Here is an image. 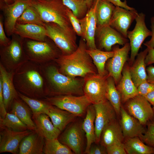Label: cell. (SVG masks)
<instances>
[{"label":"cell","mask_w":154,"mask_h":154,"mask_svg":"<svg viewBox=\"0 0 154 154\" xmlns=\"http://www.w3.org/2000/svg\"><path fill=\"white\" fill-rule=\"evenodd\" d=\"M13 82L18 92L29 97L47 96L46 81L41 65L28 60L14 72Z\"/></svg>","instance_id":"cell-1"},{"label":"cell","mask_w":154,"mask_h":154,"mask_svg":"<svg viewBox=\"0 0 154 154\" xmlns=\"http://www.w3.org/2000/svg\"><path fill=\"white\" fill-rule=\"evenodd\" d=\"M88 48L85 40L81 37L78 48L71 54H62L54 61L59 71L69 77L85 78L97 74L92 59L87 51Z\"/></svg>","instance_id":"cell-2"},{"label":"cell","mask_w":154,"mask_h":154,"mask_svg":"<svg viewBox=\"0 0 154 154\" xmlns=\"http://www.w3.org/2000/svg\"><path fill=\"white\" fill-rule=\"evenodd\" d=\"M45 78L47 96L84 95L83 81L61 73L54 61L40 64Z\"/></svg>","instance_id":"cell-3"},{"label":"cell","mask_w":154,"mask_h":154,"mask_svg":"<svg viewBox=\"0 0 154 154\" xmlns=\"http://www.w3.org/2000/svg\"><path fill=\"white\" fill-rule=\"evenodd\" d=\"M31 3L45 23H56L66 31L76 34L68 17L70 9L62 0H31Z\"/></svg>","instance_id":"cell-4"},{"label":"cell","mask_w":154,"mask_h":154,"mask_svg":"<svg viewBox=\"0 0 154 154\" xmlns=\"http://www.w3.org/2000/svg\"><path fill=\"white\" fill-rule=\"evenodd\" d=\"M49 39L39 41L24 38V48L29 60L42 64L53 61L62 54Z\"/></svg>","instance_id":"cell-5"},{"label":"cell","mask_w":154,"mask_h":154,"mask_svg":"<svg viewBox=\"0 0 154 154\" xmlns=\"http://www.w3.org/2000/svg\"><path fill=\"white\" fill-rule=\"evenodd\" d=\"M24 38L13 34L10 44L0 46V63L9 72H15L28 61L24 48Z\"/></svg>","instance_id":"cell-6"},{"label":"cell","mask_w":154,"mask_h":154,"mask_svg":"<svg viewBox=\"0 0 154 154\" xmlns=\"http://www.w3.org/2000/svg\"><path fill=\"white\" fill-rule=\"evenodd\" d=\"M42 99L53 106L74 114L77 117L83 116L86 113L88 107L92 104L84 94L78 96L72 94L49 96Z\"/></svg>","instance_id":"cell-7"},{"label":"cell","mask_w":154,"mask_h":154,"mask_svg":"<svg viewBox=\"0 0 154 154\" xmlns=\"http://www.w3.org/2000/svg\"><path fill=\"white\" fill-rule=\"evenodd\" d=\"M44 27L48 37L54 43L62 54H70L77 49L76 33L68 32L53 23H46Z\"/></svg>","instance_id":"cell-8"},{"label":"cell","mask_w":154,"mask_h":154,"mask_svg":"<svg viewBox=\"0 0 154 154\" xmlns=\"http://www.w3.org/2000/svg\"><path fill=\"white\" fill-rule=\"evenodd\" d=\"M82 123L75 119L68 125L58 138L60 142L70 148L74 154H82L84 153L85 150L86 137Z\"/></svg>","instance_id":"cell-9"},{"label":"cell","mask_w":154,"mask_h":154,"mask_svg":"<svg viewBox=\"0 0 154 154\" xmlns=\"http://www.w3.org/2000/svg\"><path fill=\"white\" fill-rule=\"evenodd\" d=\"M145 15L141 13H138L135 20L136 23L134 29L128 31L127 38L130 41L131 53L129 65L130 66L134 62L135 57L145 40L151 36L152 33L147 28L145 22Z\"/></svg>","instance_id":"cell-10"},{"label":"cell","mask_w":154,"mask_h":154,"mask_svg":"<svg viewBox=\"0 0 154 154\" xmlns=\"http://www.w3.org/2000/svg\"><path fill=\"white\" fill-rule=\"evenodd\" d=\"M123 106L129 114L145 126L154 118L153 107L144 96L138 95L127 101Z\"/></svg>","instance_id":"cell-11"},{"label":"cell","mask_w":154,"mask_h":154,"mask_svg":"<svg viewBox=\"0 0 154 154\" xmlns=\"http://www.w3.org/2000/svg\"><path fill=\"white\" fill-rule=\"evenodd\" d=\"M108 76H101L98 74L89 75L84 79V94L93 104L105 101L106 96V79Z\"/></svg>","instance_id":"cell-12"},{"label":"cell","mask_w":154,"mask_h":154,"mask_svg":"<svg viewBox=\"0 0 154 154\" xmlns=\"http://www.w3.org/2000/svg\"><path fill=\"white\" fill-rule=\"evenodd\" d=\"M31 5V0H17L11 5L1 1L0 9L3 13L4 29L7 36L14 34L17 20L25 9Z\"/></svg>","instance_id":"cell-13"},{"label":"cell","mask_w":154,"mask_h":154,"mask_svg":"<svg viewBox=\"0 0 154 154\" xmlns=\"http://www.w3.org/2000/svg\"><path fill=\"white\" fill-rule=\"evenodd\" d=\"M130 49L128 42L121 48L118 45L115 46L113 48L114 56L108 60L106 64V68L108 75L113 78L116 85L121 77L122 70L127 60Z\"/></svg>","instance_id":"cell-14"},{"label":"cell","mask_w":154,"mask_h":154,"mask_svg":"<svg viewBox=\"0 0 154 154\" xmlns=\"http://www.w3.org/2000/svg\"><path fill=\"white\" fill-rule=\"evenodd\" d=\"M97 40L99 49L112 51V47L118 44L124 46L128 40L109 25L97 27L95 38Z\"/></svg>","instance_id":"cell-15"},{"label":"cell","mask_w":154,"mask_h":154,"mask_svg":"<svg viewBox=\"0 0 154 154\" xmlns=\"http://www.w3.org/2000/svg\"><path fill=\"white\" fill-rule=\"evenodd\" d=\"M93 105L96 112L94 121L96 143H99L104 128L109 123L117 119V117L114 108L107 100Z\"/></svg>","instance_id":"cell-16"},{"label":"cell","mask_w":154,"mask_h":154,"mask_svg":"<svg viewBox=\"0 0 154 154\" xmlns=\"http://www.w3.org/2000/svg\"><path fill=\"white\" fill-rule=\"evenodd\" d=\"M99 1L94 0L86 15L79 19L82 32V38L85 40L88 49L97 48L95 40L97 28L96 11Z\"/></svg>","instance_id":"cell-17"},{"label":"cell","mask_w":154,"mask_h":154,"mask_svg":"<svg viewBox=\"0 0 154 154\" xmlns=\"http://www.w3.org/2000/svg\"><path fill=\"white\" fill-rule=\"evenodd\" d=\"M0 132V153L9 152L17 154L19 152L20 143L26 136L32 133L27 130L16 131L5 127Z\"/></svg>","instance_id":"cell-18"},{"label":"cell","mask_w":154,"mask_h":154,"mask_svg":"<svg viewBox=\"0 0 154 154\" xmlns=\"http://www.w3.org/2000/svg\"><path fill=\"white\" fill-rule=\"evenodd\" d=\"M138 14L135 10L131 11L116 6L109 25L127 38L128 30Z\"/></svg>","instance_id":"cell-19"},{"label":"cell","mask_w":154,"mask_h":154,"mask_svg":"<svg viewBox=\"0 0 154 154\" xmlns=\"http://www.w3.org/2000/svg\"><path fill=\"white\" fill-rule=\"evenodd\" d=\"M119 121L124 138L139 137L146 130L145 126L129 114L122 105Z\"/></svg>","instance_id":"cell-20"},{"label":"cell","mask_w":154,"mask_h":154,"mask_svg":"<svg viewBox=\"0 0 154 154\" xmlns=\"http://www.w3.org/2000/svg\"><path fill=\"white\" fill-rule=\"evenodd\" d=\"M14 72L8 71L0 63V79L2 82L3 101L7 110L11 106L14 100L19 97L13 82Z\"/></svg>","instance_id":"cell-21"},{"label":"cell","mask_w":154,"mask_h":154,"mask_svg":"<svg viewBox=\"0 0 154 154\" xmlns=\"http://www.w3.org/2000/svg\"><path fill=\"white\" fill-rule=\"evenodd\" d=\"M121 98V103L138 95L137 88L133 81L129 71V66L126 63L122 72V76L116 85Z\"/></svg>","instance_id":"cell-22"},{"label":"cell","mask_w":154,"mask_h":154,"mask_svg":"<svg viewBox=\"0 0 154 154\" xmlns=\"http://www.w3.org/2000/svg\"><path fill=\"white\" fill-rule=\"evenodd\" d=\"M14 34L24 38L39 41H44L48 38L44 26L32 24L17 23Z\"/></svg>","instance_id":"cell-23"},{"label":"cell","mask_w":154,"mask_h":154,"mask_svg":"<svg viewBox=\"0 0 154 154\" xmlns=\"http://www.w3.org/2000/svg\"><path fill=\"white\" fill-rule=\"evenodd\" d=\"M124 137L117 119L108 124L102 130L99 143L106 147L115 143L123 142Z\"/></svg>","instance_id":"cell-24"},{"label":"cell","mask_w":154,"mask_h":154,"mask_svg":"<svg viewBox=\"0 0 154 154\" xmlns=\"http://www.w3.org/2000/svg\"><path fill=\"white\" fill-rule=\"evenodd\" d=\"M44 138L36 131L25 137L19 146L20 154H43Z\"/></svg>","instance_id":"cell-25"},{"label":"cell","mask_w":154,"mask_h":154,"mask_svg":"<svg viewBox=\"0 0 154 154\" xmlns=\"http://www.w3.org/2000/svg\"><path fill=\"white\" fill-rule=\"evenodd\" d=\"M148 52L147 48L138 54L133 64L129 66V71L132 80L137 88L141 83L147 81L145 59Z\"/></svg>","instance_id":"cell-26"},{"label":"cell","mask_w":154,"mask_h":154,"mask_svg":"<svg viewBox=\"0 0 154 154\" xmlns=\"http://www.w3.org/2000/svg\"><path fill=\"white\" fill-rule=\"evenodd\" d=\"M36 129L35 131L44 139L58 138L61 131L54 125L48 115L41 114L34 117Z\"/></svg>","instance_id":"cell-27"},{"label":"cell","mask_w":154,"mask_h":154,"mask_svg":"<svg viewBox=\"0 0 154 154\" xmlns=\"http://www.w3.org/2000/svg\"><path fill=\"white\" fill-rule=\"evenodd\" d=\"M96 112L93 104L87 108L86 116L82 123V128L85 133L86 146L84 153L87 154L92 144L96 142L94 121Z\"/></svg>","instance_id":"cell-28"},{"label":"cell","mask_w":154,"mask_h":154,"mask_svg":"<svg viewBox=\"0 0 154 154\" xmlns=\"http://www.w3.org/2000/svg\"><path fill=\"white\" fill-rule=\"evenodd\" d=\"M50 119L52 123L61 131L67 125L73 121L77 117L66 110L51 105L46 114Z\"/></svg>","instance_id":"cell-29"},{"label":"cell","mask_w":154,"mask_h":154,"mask_svg":"<svg viewBox=\"0 0 154 154\" xmlns=\"http://www.w3.org/2000/svg\"><path fill=\"white\" fill-rule=\"evenodd\" d=\"M26 103L20 97L15 99L12 105L11 113L16 115L31 131H35L36 127L33 122Z\"/></svg>","instance_id":"cell-30"},{"label":"cell","mask_w":154,"mask_h":154,"mask_svg":"<svg viewBox=\"0 0 154 154\" xmlns=\"http://www.w3.org/2000/svg\"><path fill=\"white\" fill-rule=\"evenodd\" d=\"M87 51L93 60L98 74L101 76L108 75V73L105 69V64L106 61L114 56L113 51H103L96 48H87Z\"/></svg>","instance_id":"cell-31"},{"label":"cell","mask_w":154,"mask_h":154,"mask_svg":"<svg viewBox=\"0 0 154 154\" xmlns=\"http://www.w3.org/2000/svg\"><path fill=\"white\" fill-rule=\"evenodd\" d=\"M115 7L108 0H99L96 11L97 27L110 24Z\"/></svg>","instance_id":"cell-32"},{"label":"cell","mask_w":154,"mask_h":154,"mask_svg":"<svg viewBox=\"0 0 154 154\" xmlns=\"http://www.w3.org/2000/svg\"><path fill=\"white\" fill-rule=\"evenodd\" d=\"M128 154H154V148L145 144L138 137L124 138L123 142Z\"/></svg>","instance_id":"cell-33"},{"label":"cell","mask_w":154,"mask_h":154,"mask_svg":"<svg viewBox=\"0 0 154 154\" xmlns=\"http://www.w3.org/2000/svg\"><path fill=\"white\" fill-rule=\"evenodd\" d=\"M115 85L113 78L108 75L106 79V98L114 108L117 117H120L122 105L120 94Z\"/></svg>","instance_id":"cell-34"},{"label":"cell","mask_w":154,"mask_h":154,"mask_svg":"<svg viewBox=\"0 0 154 154\" xmlns=\"http://www.w3.org/2000/svg\"><path fill=\"white\" fill-rule=\"evenodd\" d=\"M18 93L20 98L30 107L34 117L41 114H47L51 104L47 101L30 98L19 92Z\"/></svg>","instance_id":"cell-35"},{"label":"cell","mask_w":154,"mask_h":154,"mask_svg":"<svg viewBox=\"0 0 154 154\" xmlns=\"http://www.w3.org/2000/svg\"><path fill=\"white\" fill-rule=\"evenodd\" d=\"M17 23L34 24L44 27L46 24L37 11L31 5L25 9L17 20Z\"/></svg>","instance_id":"cell-36"},{"label":"cell","mask_w":154,"mask_h":154,"mask_svg":"<svg viewBox=\"0 0 154 154\" xmlns=\"http://www.w3.org/2000/svg\"><path fill=\"white\" fill-rule=\"evenodd\" d=\"M43 149L45 154H73L71 150L60 142L58 138L45 139Z\"/></svg>","instance_id":"cell-37"},{"label":"cell","mask_w":154,"mask_h":154,"mask_svg":"<svg viewBox=\"0 0 154 154\" xmlns=\"http://www.w3.org/2000/svg\"><path fill=\"white\" fill-rule=\"evenodd\" d=\"M0 126L18 131L27 130V126L15 114L7 113L4 118H0Z\"/></svg>","instance_id":"cell-38"},{"label":"cell","mask_w":154,"mask_h":154,"mask_svg":"<svg viewBox=\"0 0 154 154\" xmlns=\"http://www.w3.org/2000/svg\"><path fill=\"white\" fill-rule=\"evenodd\" d=\"M64 4L79 19L83 18L89 9L85 0H62Z\"/></svg>","instance_id":"cell-39"},{"label":"cell","mask_w":154,"mask_h":154,"mask_svg":"<svg viewBox=\"0 0 154 154\" xmlns=\"http://www.w3.org/2000/svg\"><path fill=\"white\" fill-rule=\"evenodd\" d=\"M146 126L145 132L139 137L146 144L154 148V118Z\"/></svg>","instance_id":"cell-40"},{"label":"cell","mask_w":154,"mask_h":154,"mask_svg":"<svg viewBox=\"0 0 154 154\" xmlns=\"http://www.w3.org/2000/svg\"><path fill=\"white\" fill-rule=\"evenodd\" d=\"M68 15L71 24L76 34L82 37V32L79 19L74 15L70 9L68 11Z\"/></svg>","instance_id":"cell-41"},{"label":"cell","mask_w":154,"mask_h":154,"mask_svg":"<svg viewBox=\"0 0 154 154\" xmlns=\"http://www.w3.org/2000/svg\"><path fill=\"white\" fill-rule=\"evenodd\" d=\"M108 154H126L123 142L116 143L106 147Z\"/></svg>","instance_id":"cell-42"},{"label":"cell","mask_w":154,"mask_h":154,"mask_svg":"<svg viewBox=\"0 0 154 154\" xmlns=\"http://www.w3.org/2000/svg\"><path fill=\"white\" fill-rule=\"evenodd\" d=\"M137 89L138 95L145 97L148 94L154 90V84L146 81L141 84Z\"/></svg>","instance_id":"cell-43"},{"label":"cell","mask_w":154,"mask_h":154,"mask_svg":"<svg viewBox=\"0 0 154 154\" xmlns=\"http://www.w3.org/2000/svg\"><path fill=\"white\" fill-rule=\"evenodd\" d=\"M3 18L2 15L0 17V46H6L9 44L11 39L6 36L5 29H4Z\"/></svg>","instance_id":"cell-44"},{"label":"cell","mask_w":154,"mask_h":154,"mask_svg":"<svg viewBox=\"0 0 154 154\" xmlns=\"http://www.w3.org/2000/svg\"><path fill=\"white\" fill-rule=\"evenodd\" d=\"M91 145L88 154H107L106 147L100 143H95Z\"/></svg>","instance_id":"cell-45"},{"label":"cell","mask_w":154,"mask_h":154,"mask_svg":"<svg viewBox=\"0 0 154 154\" xmlns=\"http://www.w3.org/2000/svg\"><path fill=\"white\" fill-rule=\"evenodd\" d=\"M7 112L5 107L3 94L2 84L0 79V118L5 117Z\"/></svg>","instance_id":"cell-46"},{"label":"cell","mask_w":154,"mask_h":154,"mask_svg":"<svg viewBox=\"0 0 154 154\" xmlns=\"http://www.w3.org/2000/svg\"><path fill=\"white\" fill-rule=\"evenodd\" d=\"M151 26L152 35L151 38L149 41L144 44L147 48H154V16L151 17Z\"/></svg>","instance_id":"cell-47"},{"label":"cell","mask_w":154,"mask_h":154,"mask_svg":"<svg viewBox=\"0 0 154 154\" xmlns=\"http://www.w3.org/2000/svg\"><path fill=\"white\" fill-rule=\"evenodd\" d=\"M147 48L148 52L145 59L146 66L154 64V48Z\"/></svg>","instance_id":"cell-48"},{"label":"cell","mask_w":154,"mask_h":154,"mask_svg":"<svg viewBox=\"0 0 154 154\" xmlns=\"http://www.w3.org/2000/svg\"><path fill=\"white\" fill-rule=\"evenodd\" d=\"M111 3L115 6H118L121 7L127 10H134L135 9L133 7L129 6L127 3V1L125 0L124 1H122L121 0H108Z\"/></svg>","instance_id":"cell-49"},{"label":"cell","mask_w":154,"mask_h":154,"mask_svg":"<svg viewBox=\"0 0 154 154\" xmlns=\"http://www.w3.org/2000/svg\"><path fill=\"white\" fill-rule=\"evenodd\" d=\"M147 78V81L151 83L154 84V66H149L146 69Z\"/></svg>","instance_id":"cell-50"},{"label":"cell","mask_w":154,"mask_h":154,"mask_svg":"<svg viewBox=\"0 0 154 154\" xmlns=\"http://www.w3.org/2000/svg\"><path fill=\"white\" fill-rule=\"evenodd\" d=\"M145 97L153 106H154V90L148 94Z\"/></svg>","instance_id":"cell-51"},{"label":"cell","mask_w":154,"mask_h":154,"mask_svg":"<svg viewBox=\"0 0 154 154\" xmlns=\"http://www.w3.org/2000/svg\"><path fill=\"white\" fill-rule=\"evenodd\" d=\"M86 2L89 9L92 5L94 0H85Z\"/></svg>","instance_id":"cell-52"},{"label":"cell","mask_w":154,"mask_h":154,"mask_svg":"<svg viewBox=\"0 0 154 154\" xmlns=\"http://www.w3.org/2000/svg\"><path fill=\"white\" fill-rule=\"evenodd\" d=\"M4 2L7 5H11L14 3L17 0H3Z\"/></svg>","instance_id":"cell-53"},{"label":"cell","mask_w":154,"mask_h":154,"mask_svg":"<svg viewBox=\"0 0 154 154\" xmlns=\"http://www.w3.org/2000/svg\"><path fill=\"white\" fill-rule=\"evenodd\" d=\"M153 112H154V106H153Z\"/></svg>","instance_id":"cell-54"}]
</instances>
